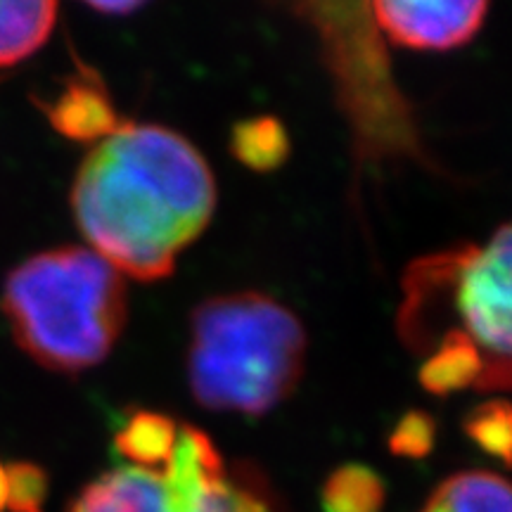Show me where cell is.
I'll return each instance as SVG.
<instances>
[{"mask_svg": "<svg viewBox=\"0 0 512 512\" xmlns=\"http://www.w3.org/2000/svg\"><path fill=\"white\" fill-rule=\"evenodd\" d=\"M420 512H512V482L486 470H467L444 479Z\"/></svg>", "mask_w": 512, "mask_h": 512, "instance_id": "cell-9", "label": "cell"}, {"mask_svg": "<svg viewBox=\"0 0 512 512\" xmlns=\"http://www.w3.org/2000/svg\"><path fill=\"white\" fill-rule=\"evenodd\" d=\"M8 470V510L43 512L48 501V475L34 463H12Z\"/></svg>", "mask_w": 512, "mask_h": 512, "instance_id": "cell-17", "label": "cell"}, {"mask_svg": "<svg viewBox=\"0 0 512 512\" xmlns=\"http://www.w3.org/2000/svg\"><path fill=\"white\" fill-rule=\"evenodd\" d=\"M399 335L425 356L439 339L458 337L482 361L479 392L512 389V223L484 245L415 261L403 280Z\"/></svg>", "mask_w": 512, "mask_h": 512, "instance_id": "cell-3", "label": "cell"}, {"mask_svg": "<svg viewBox=\"0 0 512 512\" xmlns=\"http://www.w3.org/2000/svg\"><path fill=\"white\" fill-rule=\"evenodd\" d=\"M0 309L19 349L55 373L110 356L126 325V283L93 249H48L10 271Z\"/></svg>", "mask_w": 512, "mask_h": 512, "instance_id": "cell-2", "label": "cell"}, {"mask_svg": "<svg viewBox=\"0 0 512 512\" xmlns=\"http://www.w3.org/2000/svg\"><path fill=\"white\" fill-rule=\"evenodd\" d=\"M67 512H283L266 477L249 463H226L200 427L181 425L162 470L121 465L72 498Z\"/></svg>", "mask_w": 512, "mask_h": 512, "instance_id": "cell-5", "label": "cell"}, {"mask_svg": "<svg viewBox=\"0 0 512 512\" xmlns=\"http://www.w3.org/2000/svg\"><path fill=\"white\" fill-rule=\"evenodd\" d=\"M216 181L181 133L121 121L88 152L72 188L83 238L121 275L155 283L209 226Z\"/></svg>", "mask_w": 512, "mask_h": 512, "instance_id": "cell-1", "label": "cell"}, {"mask_svg": "<svg viewBox=\"0 0 512 512\" xmlns=\"http://www.w3.org/2000/svg\"><path fill=\"white\" fill-rule=\"evenodd\" d=\"M437 441V420L427 411H408L389 434V451L399 458L430 456Z\"/></svg>", "mask_w": 512, "mask_h": 512, "instance_id": "cell-16", "label": "cell"}, {"mask_svg": "<svg viewBox=\"0 0 512 512\" xmlns=\"http://www.w3.org/2000/svg\"><path fill=\"white\" fill-rule=\"evenodd\" d=\"M57 5L50 0L0 3V67L34 55L53 34Z\"/></svg>", "mask_w": 512, "mask_h": 512, "instance_id": "cell-11", "label": "cell"}, {"mask_svg": "<svg viewBox=\"0 0 512 512\" xmlns=\"http://www.w3.org/2000/svg\"><path fill=\"white\" fill-rule=\"evenodd\" d=\"M91 8L102 12V15H128V12L143 8V3H93Z\"/></svg>", "mask_w": 512, "mask_h": 512, "instance_id": "cell-18", "label": "cell"}, {"mask_svg": "<svg viewBox=\"0 0 512 512\" xmlns=\"http://www.w3.org/2000/svg\"><path fill=\"white\" fill-rule=\"evenodd\" d=\"M384 496L387 489L373 467L349 463L325 479L320 505L323 512H382Z\"/></svg>", "mask_w": 512, "mask_h": 512, "instance_id": "cell-14", "label": "cell"}, {"mask_svg": "<svg viewBox=\"0 0 512 512\" xmlns=\"http://www.w3.org/2000/svg\"><path fill=\"white\" fill-rule=\"evenodd\" d=\"M465 434L475 444L489 453L491 458L501 460L512 467V403L510 401H486L467 415Z\"/></svg>", "mask_w": 512, "mask_h": 512, "instance_id": "cell-15", "label": "cell"}, {"mask_svg": "<svg viewBox=\"0 0 512 512\" xmlns=\"http://www.w3.org/2000/svg\"><path fill=\"white\" fill-rule=\"evenodd\" d=\"M304 358L302 320L266 294H221L192 311L190 392L209 411H273L297 389Z\"/></svg>", "mask_w": 512, "mask_h": 512, "instance_id": "cell-4", "label": "cell"}, {"mask_svg": "<svg viewBox=\"0 0 512 512\" xmlns=\"http://www.w3.org/2000/svg\"><path fill=\"white\" fill-rule=\"evenodd\" d=\"M297 12L323 41L342 110L354 128L358 157L420 155L413 112L392 81L370 3H306Z\"/></svg>", "mask_w": 512, "mask_h": 512, "instance_id": "cell-6", "label": "cell"}, {"mask_svg": "<svg viewBox=\"0 0 512 512\" xmlns=\"http://www.w3.org/2000/svg\"><path fill=\"white\" fill-rule=\"evenodd\" d=\"M38 107L60 136L76 143H100L121 126L110 93L91 69H79L69 76L62 91L53 100H41Z\"/></svg>", "mask_w": 512, "mask_h": 512, "instance_id": "cell-8", "label": "cell"}, {"mask_svg": "<svg viewBox=\"0 0 512 512\" xmlns=\"http://www.w3.org/2000/svg\"><path fill=\"white\" fill-rule=\"evenodd\" d=\"M230 152L242 166L256 174H271L290 157V136L275 117L242 119L230 131Z\"/></svg>", "mask_w": 512, "mask_h": 512, "instance_id": "cell-13", "label": "cell"}, {"mask_svg": "<svg viewBox=\"0 0 512 512\" xmlns=\"http://www.w3.org/2000/svg\"><path fill=\"white\" fill-rule=\"evenodd\" d=\"M181 425L157 411H136L114 434V451L140 470H162L174 456Z\"/></svg>", "mask_w": 512, "mask_h": 512, "instance_id": "cell-10", "label": "cell"}, {"mask_svg": "<svg viewBox=\"0 0 512 512\" xmlns=\"http://www.w3.org/2000/svg\"><path fill=\"white\" fill-rule=\"evenodd\" d=\"M8 508V470L0 465V512Z\"/></svg>", "mask_w": 512, "mask_h": 512, "instance_id": "cell-19", "label": "cell"}, {"mask_svg": "<svg viewBox=\"0 0 512 512\" xmlns=\"http://www.w3.org/2000/svg\"><path fill=\"white\" fill-rule=\"evenodd\" d=\"M377 29L394 43L415 50H451L472 41L484 24L489 3L484 0H380L370 3Z\"/></svg>", "mask_w": 512, "mask_h": 512, "instance_id": "cell-7", "label": "cell"}, {"mask_svg": "<svg viewBox=\"0 0 512 512\" xmlns=\"http://www.w3.org/2000/svg\"><path fill=\"white\" fill-rule=\"evenodd\" d=\"M418 380L427 392L437 396L460 392L465 387H479L482 361L463 339L444 337L425 354Z\"/></svg>", "mask_w": 512, "mask_h": 512, "instance_id": "cell-12", "label": "cell"}]
</instances>
